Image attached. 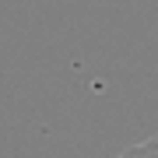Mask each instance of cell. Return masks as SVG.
Here are the masks:
<instances>
[{"instance_id":"obj_1","label":"cell","mask_w":158,"mask_h":158,"mask_svg":"<svg viewBox=\"0 0 158 158\" xmlns=\"http://www.w3.org/2000/svg\"><path fill=\"white\" fill-rule=\"evenodd\" d=\"M116 158H158V141L155 137H144V141L130 144L127 151H119Z\"/></svg>"}]
</instances>
